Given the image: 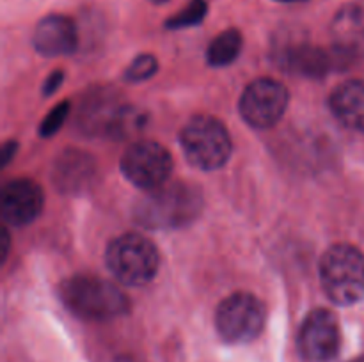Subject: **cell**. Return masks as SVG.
Listing matches in <instances>:
<instances>
[{
    "label": "cell",
    "mask_w": 364,
    "mask_h": 362,
    "mask_svg": "<svg viewBox=\"0 0 364 362\" xmlns=\"http://www.w3.org/2000/svg\"><path fill=\"white\" fill-rule=\"evenodd\" d=\"M201 209V190L194 185L176 181L149 190L135 206L134 216L148 229H178L194 222Z\"/></svg>",
    "instance_id": "obj_1"
},
{
    "label": "cell",
    "mask_w": 364,
    "mask_h": 362,
    "mask_svg": "<svg viewBox=\"0 0 364 362\" xmlns=\"http://www.w3.org/2000/svg\"><path fill=\"white\" fill-rule=\"evenodd\" d=\"M60 298L73 314L91 322H109L130 309V300L116 284L96 275L66 279L60 286Z\"/></svg>",
    "instance_id": "obj_2"
},
{
    "label": "cell",
    "mask_w": 364,
    "mask_h": 362,
    "mask_svg": "<svg viewBox=\"0 0 364 362\" xmlns=\"http://www.w3.org/2000/svg\"><path fill=\"white\" fill-rule=\"evenodd\" d=\"M320 283L336 305H352L364 298V254L354 245L336 243L320 261Z\"/></svg>",
    "instance_id": "obj_3"
},
{
    "label": "cell",
    "mask_w": 364,
    "mask_h": 362,
    "mask_svg": "<svg viewBox=\"0 0 364 362\" xmlns=\"http://www.w3.org/2000/svg\"><path fill=\"white\" fill-rule=\"evenodd\" d=\"M185 156L194 167L203 170L220 169L231 156V137L219 119L212 116H194L180 135Z\"/></svg>",
    "instance_id": "obj_4"
},
{
    "label": "cell",
    "mask_w": 364,
    "mask_h": 362,
    "mask_svg": "<svg viewBox=\"0 0 364 362\" xmlns=\"http://www.w3.org/2000/svg\"><path fill=\"white\" fill-rule=\"evenodd\" d=\"M105 261L112 275L127 286H144L159 272V251L141 234H123L109 245Z\"/></svg>",
    "instance_id": "obj_5"
},
{
    "label": "cell",
    "mask_w": 364,
    "mask_h": 362,
    "mask_svg": "<svg viewBox=\"0 0 364 362\" xmlns=\"http://www.w3.org/2000/svg\"><path fill=\"white\" fill-rule=\"evenodd\" d=\"M267 322V309L251 293H235L224 298L215 312V327L226 343L242 344L256 339Z\"/></svg>",
    "instance_id": "obj_6"
},
{
    "label": "cell",
    "mask_w": 364,
    "mask_h": 362,
    "mask_svg": "<svg viewBox=\"0 0 364 362\" xmlns=\"http://www.w3.org/2000/svg\"><path fill=\"white\" fill-rule=\"evenodd\" d=\"M124 177L142 190H155L167 183L173 172V158L164 146L153 141L130 144L121 158Z\"/></svg>",
    "instance_id": "obj_7"
},
{
    "label": "cell",
    "mask_w": 364,
    "mask_h": 362,
    "mask_svg": "<svg viewBox=\"0 0 364 362\" xmlns=\"http://www.w3.org/2000/svg\"><path fill=\"white\" fill-rule=\"evenodd\" d=\"M290 94L281 82L274 78H258L244 89L240 96V116L245 123L258 130L272 128L288 109Z\"/></svg>",
    "instance_id": "obj_8"
},
{
    "label": "cell",
    "mask_w": 364,
    "mask_h": 362,
    "mask_svg": "<svg viewBox=\"0 0 364 362\" xmlns=\"http://www.w3.org/2000/svg\"><path fill=\"white\" fill-rule=\"evenodd\" d=\"M299 353L306 362H333L340 351V327L327 309H315L306 316L297 336Z\"/></svg>",
    "instance_id": "obj_9"
},
{
    "label": "cell",
    "mask_w": 364,
    "mask_h": 362,
    "mask_svg": "<svg viewBox=\"0 0 364 362\" xmlns=\"http://www.w3.org/2000/svg\"><path fill=\"white\" fill-rule=\"evenodd\" d=\"M45 204V195L36 181L27 177L7 181L0 194V213L6 224L27 226L34 222Z\"/></svg>",
    "instance_id": "obj_10"
},
{
    "label": "cell",
    "mask_w": 364,
    "mask_h": 362,
    "mask_svg": "<svg viewBox=\"0 0 364 362\" xmlns=\"http://www.w3.org/2000/svg\"><path fill=\"white\" fill-rule=\"evenodd\" d=\"M334 52L345 64L364 57V2L340 7L331 23Z\"/></svg>",
    "instance_id": "obj_11"
},
{
    "label": "cell",
    "mask_w": 364,
    "mask_h": 362,
    "mask_svg": "<svg viewBox=\"0 0 364 362\" xmlns=\"http://www.w3.org/2000/svg\"><path fill=\"white\" fill-rule=\"evenodd\" d=\"M32 43L38 53L45 57L71 55L78 45L77 25L63 14H50L36 25Z\"/></svg>",
    "instance_id": "obj_12"
},
{
    "label": "cell",
    "mask_w": 364,
    "mask_h": 362,
    "mask_svg": "<svg viewBox=\"0 0 364 362\" xmlns=\"http://www.w3.org/2000/svg\"><path fill=\"white\" fill-rule=\"evenodd\" d=\"M53 185L64 194H82L96 177V162L91 155L80 149H66L52 170Z\"/></svg>",
    "instance_id": "obj_13"
},
{
    "label": "cell",
    "mask_w": 364,
    "mask_h": 362,
    "mask_svg": "<svg viewBox=\"0 0 364 362\" xmlns=\"http://www.w3.org/2000/svg\"><path fill=\"white\" fill-rule=\"evenodd\" d=\"M279 57L283 70H288L297 75H304V77L309 78H322L338 62L345 64L336 52L333 55L327 50L320 48V46L308 45V43L287 46L279 53Z\"/></svg>",
    "instance_id": "obj_14"
},
{
    "label": "cell",
    "mask_w": 364,
    "mask_h": 362,
    "mask_svg": "<svg viewBox=\"0 0 364 362\" xmlns=\"http://www.w3.org/2000/svg\"><path fill=\"white\" fill-rule=\"evenodd\" d=\"M331 112L343 126L364 133V80L338 85L329 98Z\"/></svg>",
    "instance_id": "obj_15"
},
{
    "label": "cell",
    "mask_w": 364,
    "mask_h": 362,
    "mask_svg": "<svg viewBox=\"0 0 364 362\" xmlns=\"http://www.w3.org/2000/svg\"><path fill=\"white\" fill-rule=\"evenodd\" d=\"M119 106L116 96L100 89L96 94H89L87 99H84L80 109V126L89 133H105Z\"/></svg>",
    "instance_id": "obj_16"
},
{
    "label": "cell",
    "mask_w": 364,
    "mask_h": 362,
    "mask_svg": "<svg viewBox=\"0 0 364 362\" xmlns=\"http://www.w3.org/2000/svg\"><path fill=\"white\" fill-rule=\"evenodd\" d=\"M244 39L237 28H228L212 39L206 50V60L212 67H226L240 55Z\"/></svg>",
    "instance_id": "obj_17"
},
{
    "label": "cell",
    "mask_w": 364,
    "mask_h": 362,
    "mask_svg": "<svg viewBox=\"0 0 364 362\" xmlns=\"http://www.w3.org/2000/svg\"><path fill=\"white\" fill-rule=\"evenodd\" d=\"M144 124L146 117L142 114V110L134 109V106L121 105L116 116L110 121L105 135L116 138V141H124V138H130L134 135H137L144 128Z\"/></svg>",
    "instance_id": "obj_18"
},
{
    "label": "cell",
    "mask_w": 364,
    "mask_h": 362,
    "mask_svg": "<svg viewBox=\"0 0 364 362\" xmlns=\"http://www.w3.org/2000/svg\"><path fill=\"white\" fill-rule=\"evenodd\" d=\"M206 13H208V4H206V0H191L187 4V7H183L180 13L174 14V16H171L166 21V27L171 28V31L196 27V25H199L205 20Z\"/></svg>",
    "instance_id": "obj_19"
},
{
    "label": "cell",
    "mask_w": 364,
    "mask_h": 362,
    "mask_svg": "<svg viewBox=\"0 0 364 362\" xmlns=\"http://www.w3.org/2000/svg\"><path fill=\"white\" fill-rule=\"evenodd\" d=\"M156 70H159V60H156V57L151 55V53H141L127 67L124 78L128 82H132V84H139V82H144L148 78H151L156 73Z\"/></svg>",
    "instance_id": "obj_20"
},
{
    "label": "cell",
    "mask_w": 364,
    "mask_h": 362,
    "mask_svg": "<svg viewBox=\"0 0 364 362\" xmlns=\"http://www.w3.org/2000/svg\"><path fill=\"white\" fill-rule=\"evenodd\" d=\"M68 112H70V103L63 102L59 105L53 106L48 114H46L45 119L41 121V126H39V135L43 138H50L57 133V131L63 128L64 121H66Z\"/></svg>",
    "instance_id": "obj_21"
},
{
    "label": "cell",
    "mask_w": 364,
    "mask_h": 362,
    "mask_svg": "<svg viewBox=\"0 0 364 362\" xmlns=\"http://www.w3.org/2000/svg\"><path fill=\"white\" fill-rule=\"evenodd\" d=\"M63 80H64L63 71H59V70L53 71V73L50 75L45 82H43V94L45 96L55 94V92L60 89V85H63Z\"/></svg>",
    "instance_id": "obj_22"
},
{
    "label": "cell",
    "mask_w": 364,
    "mask_h": 362,
    "mask_svg": "<svg viewBox=\"0 0 364 362\" xmlns=\"http://www.w3.org/2000/svg\"><path fill=\"white\" fill-rule=\"evenodd\" d=\"M16 149H18V144L14 141H9V142H6V144H4V148H2V167H7V163L11 162V158L16 155Z\"/></svg>",
    "instance_id": "obj_23"
},
{
    "label": "cell",
    "mask_w": 364,
    "mask_h": 362,
    "mask_svg": "<svg viewBox=\"0 0 364 362\" xmlns=\"http://www.w3.org/2000/svg\"><path fill=\"white\" fill-rule=\"evenodd\" d=\"M281 4H297V2H308V0H276Z\"/></svg>",
    "instance_id": "obj_24"
},
{
    "label": "cell",
    "mask_w": 364,
    "mask_h": 362,
    "mask_svg": "<svg viewBox=\"0 0 364 362\" xmlns=\"http://www.w3.org/2000/svg\"><path fill=\"white\" fill-rule=\"evenodd\" d=\"M352 362H364V355H363V357H358V358H354V361H352Z\"/></svg>",
    "instance_id": "obj_25"
}]
</instances>
